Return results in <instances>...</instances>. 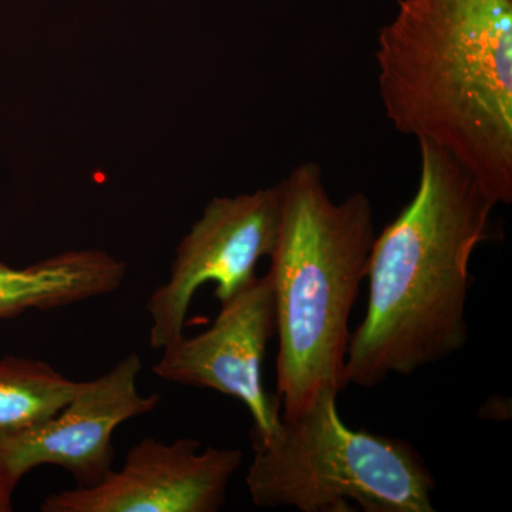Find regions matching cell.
<instances>
[{
    "label": "cell",
    "instance_id": "30bf717a",
    "mask_svg": "<svg viewBox=\"0 0 512 512\" xmlns=\"http://www.w3.org/2000/svg\"><path fill=\"white\" fill-rule=\"evenodd\" d=\"M82 384L67 379L42 360L2 357L0 437L45 423L72 402Z\"/></svg>",
    "mask_w": 512,
    "mask_h": 512
},
{
    "label": "cell",
    "instance_id": "52a82bcc",
    "mask_svg": "<svg viewBox=\"0 0 512 512\" xmlns=\"http://www.w3.org/2000/svg\"><path fill=\"white\" fill-rule=\"evenodd\" d=\"M238 448L207 447L180 439L146 437L131 447L123 467L99 484L47 495L43 512H217L241 467Z\"/></svg>",
    "mask_w": 512,
    "mask_h": 512
},
{
    "label": "cell",
    "instance_id": "8fae6325",
    "mask_svg": "<svg viewBox=\"0 0 512 512\" xmlns=\"http://www.w3.org/2000/svg\"><path fill=\"white\" fill-rule=\"evenodd\" d=\"M12 495L13 491H10L8 487H5V485L0 483V512H9L13 510Z\"/></svg>",
    "mask_w": 512,
    "mask_h": 512
},
{
    "label": "cell",
    "instance_id": "5b68a950",
    "mask_svg": "<svg viewBox=\"0 0 512 512\" xmlns=\"http://www.w3.org/2000/svg\"><path fill=\"white\" fill-rule=\"evenodd\" d=\"M281 224V183L212 198L178 245L170 278L148 299L151 348L163 350L183 338L188 309L202 285L215 284L222 305L254 284L258 262L274 254Z\"/></svg>",
    "mask_w": 512,
    "mask_h": 512
},
{
    "label": "cell",
    "instance_id": "8992f818",
    "mask_svg": "<svg viewBox=\"0 0 512 512\" xmlns=\"http://www.w3.org/2000/svg\"><path fill=\"white\" fill-rule=\"evenodd\" d=\"M140 357L131 353L106 375L83 382L79 393L45 423L0 437V483L15 493L33 468L62 467L79 487L99 484L111 471L113 434L124 421L150 413L158 394L137 387Z\"/></svg>",
    "mask_w": 512,
    "mask_h": 512
},
{
    "label": "cell",
    "instance_id": "7a4b0ae2",
    "mask_svg": "<svg viewBox=\"0 0 512 512\" xmlns=\"http://www.w3.org/2000/svg\"><path fill=\"white\" fill-rule=\"evenodd\" d=\"M376 62L394 128L444 148L495 205L511 204L512 0H399Z\"/></svg>",
    "mask_w": 512,
    "mask_h": 512
},
{
    "label": "cell",
    "instance_id": "277c9868",
    "mask_svg": "<svg viewBox=\"0 0 512 512\" xmlns=\"http://www.w3.org/2000/svg\"><path fill=\"white\" fill-rule=\"evenodd\" d=\"M339 392L320 389L268 439L252 436L247 485L258 507L301 512H433L437 481L403 439L350 429Z\"/></svg>",
    "mask_w": 512,
    "mask_h": 512
},
{
    "label": "cell",
    "instance_id": "9c48e42d",
    "mask_svg": "<svg viewBox=\"0 0 512 512\" xmlns=\"http://www.w3.org/2000/svg\"><path fill=\"white\" fill-rule=\"evenodd\" d=\"M126 265L106 252L84 249L50 256L25 268L0 261V319L52 311L116 292Z\"/></svg>",
    "mask_w": 512,
    "mask_h": 512
},
{
    "label": "cell",
    "instance_id": "6da1fadb",
    "mask_svg": "<svg viewBox=\"0 0 512 512\" xmlns=\"http://www.w3.org/2000/svg\"><path fill=\"white\" fill-rule=\"evenodd\" d=\"M412 201L376 235L365 318L350 333L348 384L375 387L464 349L474 252L490 238L497 205L447 150L419 140Z\"/></svg>",
    "mask_w": 512,
    "mask_h": 512
},
{
    "label": "cell",
    "instance_id": "ba28073f",
    "mask_svg": "<svg viewBox=\"0 0 512 512\" xmlns=\"http://www.w3.org/2000/svg\"><path fill=\"white\" fill-rule=\"evenodd\" d=\"M276 335L271 275L256 278L245 291L222 303L214 323L192 338L163 349L153 367L167 382L215 390L241 400L254 420L252 436L268 439L281 424L276 400L262 386V362Z\"/></svg>",
    "mask_w": 512,
    "mask_h": 512
},
{
    "label": "cell",
    "instance_id": "3957f363",
    "mask_svg": "<svg viewBox=\"0 0 512 512\" xmlns=\"http://www.w3.org/2000/svg\"><path fill=\"white\" fill-rule=\"evenodd\" d=\"M282 224L271 275L276 303V403L282 419L305 410L320 389L342 392L349 319L376 238L370 198H330L322 168L306 161L281 181Z\"/></svg>",
    "mask_w": 512,
    "mask_h": 512
}]
</instances>
